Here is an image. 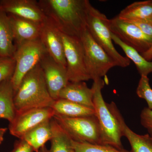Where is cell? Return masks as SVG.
Segmentation results:
<instances>
[{
    "mask_svg": "<svg viewBox=\"0 0 152 152\" xmlns=\"http://www.w3.org/2000/svg\"><path fill=\"white\" fill-rule=\"evenodd\" d=\"M88 0H40L46 16L61 33L80 38L87 28Z\"/></svg>",
    "mask_w": 152,
    "mask_h": 152,
    "instance_id": "obj_1",
    "label": "cell"
},
{
    "mask_svg": "<svg viewBox=\"0 0 152 152\" xmlns=\"http://www.w3.org/2000/svg\"><path fill=\"white\" fill-rule=\"evenodd\" d=\"M55 101L49 93L39 63L22 79L14 97L16 112L51 107Z\"/></svg>",
    "mask_w": 152,
    "mask_h": 152,
    "instance_id": "obj_2",
    "label": "cell"
},
{
    "mask_svg": "<svg viewBox=\"0 0 152 152\" xmlns=\"http://www.w3.org/2000/svg\"><path fill=\"white\" fill-rule=\"evenodd\" d=\"M104 85V82L102 78L94 80L91 88L94 91L93 102L95 116L100 126L104 145L124 150L121 142L123 136L119 125L102 94Z\"/></svg>",
    "mask_w": 152,
    "mask_h": 152,
    "instance_id": "obj_3",
    "label": "cell"
},
{
    "mask_svg": "<svg viewBox=\"0 0 152 152\" xmlns=\"http://www.w3.org/2000/svg\"><path fill=\"white\" fill-rule=\"evenodd\" d=\"M87 28L96 42L115 61L117 66L125 68L130 65V60L120 54L114 47L109 19L93 7L89 1L87 10Z\"/></svg>",
    "mask_w": 152,
    "mask_h": 152,
    "instance_id": "obj_4",
    "label": "cell"
},
{
    "mask_svg": "<svg viewBox=\"0 0 152 152\" xmlns=\"http://www.w3.org/2000/svg\"><path fill=\"white\" fill-rule=\"evenodd\" d=\"M53 118L73 140L104 145L100 126L96 116L69 118L55 115Z\"/></svg>",
    "mask_w": 152,
    "mask_h": 152,
    "instance_id": "obj_5",
    "label": "cell"
},
{
    "mask_svg": "<svg viewBox=\"0 0 152 152\" xmlns=\"http://www.w3.org/2000/svg\"><path fill=\"white\" fill-rule=\"evenodd\" d=\"M84 53L85 64L90 79L102 78L112 68L115 61L93 39L87 28L80 37Z\"/></svg>",
    "mask_w": 152,
    "mask_h": 152,
    "instance_id": "obj_6",
    "label": "cell"
},
{
    "mask_svg": "<svg viewBox=\"0 0 152 152\" xmlns=\"http://www.w3.org/2000/svg\"><path fill=\"white\" fill-rule=\"evenodd\" d=\"M15 48L13 56L15 68L12 78L15 93L24 77L39 64L43 57L48 53L39 39Z\"/></svg>",
    "mask_w": 152,
    "mask_h": 152,
    "instance_id": "obj_7",
    "label": "cell"
},
{
    "mask_svg": "<svg viewBox=\"0 0 152 152\" xmlns=\"http://www.w3.org/2000/svg\"><path fill=\"white\" fill-rule=\"evenodd\" d=\"M61 36L69 82H85L91 80L86 67L80 39L62 33Z\"/></svg>",
    "mask_w": 152,
    "mask_h": 152,
    "instance_id": "obj_8",
    "label": "cell"
},
{
    "mask_svg": "<svg viewBox=\"0 0 152 152\" xmlns=\"http://www.w3.org/2000/svg\"><path fill=\"white\" fill-rule=\"evenodd\" d=\"M111 31L127 45L141 54L152 46V37L147 35L135 25L120 19L118 16L109 19Z\"/></svg>",
    "mask_w": 152,
    "mask_h": 152,
    "instance_id": "obj_9",
    "label": "cell"
},
{
    "mask_svg": "<svg viewBox=\"0 0 152 152\" xmlns=\"http://www.w3.org/2000/svg\"><path fill=\"white\" fill-rule=\"evenodd\" d=\"M55 115L54 111L51 107L16 112L13 119L9 124V130L12 135L21 139L26 133L41 123L51 119Z\"/></svg>",
    "mask_w": 152,
    "mask_h": 152,
    "instance_id": "obj_10",
    "label": "cell"
},
{
    "mask_svg": "<svg viewBox=\"0 0 152 152\" xmlns=\"http://www.w3.org/2000/svg\"><path fill=\"white\" fill-rule=\"evenodd\" d=\"M39 64L51 96L54 101L58 99L61 91L69 83L66 68L48 53L43 57Z\"/></svg>",
    "mask_w": 152,
    "mask_h": 152,
    "instance_id": "obj_11",
    "label": "cell"
},
{
    "mask_svg": "<svg viewBox=\"0 0 152 152\" xmlns=\"http://www.w3.org/2000/svg\"><path fill=\"white\" fill-rule=\"evenodd\" d=\"M39 39L52 58L66 67L61 33L48 18L41 23Z\"/></svg>",
    "mask_w": 152,
    "mask_h": 152,
    "instance_id": "obj_12",
    "label": "cell"
},
{
    "mask_svg": "<svg viewBox=\"0 0 152 152\" xmlns=\"http://www.w3.org/2000/svg\"><path fill=\"white\" fill-rule=\"evenodd\" d=\"M0 8L7 14L42 23L47 17L35 0H1Z\"/></svg>",
    "mask_w": 152,
    "mask_h": 152,
    "instance_id": "obj_13",
    "label": "cell"
},
{
    "mask_svg": "<svg viewBox=\"0 0 152 152\" xmlns=\"http://www.w3.org/2000/svg\"><path fill=\"white\" fill-rule=\"evenodd\" d=\"M108 104L118 123L123 137H126L130 144L131 152H152V137L149 134L140 135L133 132L125 123L115 104L112 102Z\"/></svg>",
    "mask_w": 152,
    "mask_h": 152,
    "instance_id": "obj_14",
    "label": "cell"
},
{
    "mask_svg": "<svg viewBox=\"0 0 152 152\" xmlns=\"http://www.w3.org/2000/svg\"><path fill=\"white\" fill-rule=\"evenodd\" d=\"M8 15L15 47L39 39L41 23L10 14Z\"/></svg>",
    "mask_w": 152,
    "mask_h": 152,
    "instance_id": "obj_15",
    "label": "cell"
},
{
    "mask_svg": "<svg viewBox=\"0 0 152 152\" xmlns=\"http://www.w3.org/2000/svg\"><path fill=\"white\" fill-rule=\"evenodd\" d=\"M94 91L85 82H70L61 91L59 99H64L94 109Z\"/></svg>",
    "mask_w": 152,
    "mask_h": 152,
    "instance_id": "obj_16",
    "label": "cell"
},
{
    "mask_svg": "<svg viewBox=\"0 0 152 152\" xmlns=\"http://www.w3.org/2000/svg\"><path fill=\"white\" fill-rule=\"evenodd\" d=\"M15 50L8 15L0 8V57H13Z\"/></svg>",
    "mask_w": 152,
    "mask_h": 152,
    "instance_id": "obj_17",
    "label": "cell"
},
{
    "mask_svg": "<svg viewBox=\"0 0 152 152\" xmlns=\"http://www.w3.org/2000/svg\"><path fill=\"white\" fill-rule=\"evenodd\" d=\"M15 90L12 78L0 84V119H4L10 122L15 115L14 103Z\"/></svg>",
    "mask_w": 152,
    "mask_h": 152,
    "instance_id": "obj_18",
    "label": "cell"
},
{
    "mask_svg": "<svg viewBox=\"0 0 152 152\" xmlns=\"http://www.w3.org/2000/svg\"><path fill=\"white\" fill-rule=\"evenodd\" d=\"M51 108L54 111L55 115L69 118L95 115L94 109L64 99H59L55 101Z\"/></svg>",
    "mask_w": 152,
    "mask_h": 152,
    "instance_id": "obj_19",
    "label": "cell"
},
{
    "mask_svg": "<svg viewBox=\"0 0 152 152\" xmlns=\"http://www.w3.org/2000/svg\"><path fill=\"white\" fill-rule=\"evenodd\" d=\"M51 120H48L36 126L26 133L21 139L30 145L35 152L38 151L45 146L46 143L50 140L51 139Z\"/></svg>",
    "mask_w": 152,
    "mask_h": 152,
    "instance_id": "obj_20",
    "label": "cell"
},
{
    "mask_svg": "<svg viewBox=\"0 0 152 152\" xmlns=\"http://www.w3.org/2000/svg\"><path fill=\"white\" fill-rule=\"evenodd\" d=\"M126 21H147L152 23V1L135 2L126 7L118 15Z\"/></svg>",
    "mask_w": 152,
    "mask_h": 152,
    "instance_id": "obj_21",
    "label": "cell"
},
{
    "mask_svg": "<svg viewBox=\"0 0 152 152\" xmlns=\"http://www.w3.org/2000/svg\"><path fill=\"white\" fill-rule=\"evenodd\" d=\"M52 135L50 149L49 152H75L72 139L56 120H51Z\"/></svg>",
    "mask_w": 152,
    "mask_h": 152,
    "instance_id": "obj_22",
    "label": "cell"
},
{
    "mask_svg": "<svg viewBox=\"0 0 152 152\" xmlns=\"http://www.w3.org/2000/svg\"><path fill=\"white\" fill-rule=\"evenodd\" d=\"M112 38L113 42L121 48L127 58L135 64L141 76H148L152 72V61H147L139 52L123 43L112 33Z\"/></svg>",
    "mask_w": 152,
    "mask_h": 152,
    "instance_id": "obj_23",
    "label": "cell"
},
{
    "mask_svg": "<svg viewBox=\"0 0 152 152\" xmlns=\"http://www.w3.org/2000/svg\"><path fill=\"white\" fill-rule=\"evenodd\" d=\"M75 152H131L124 149L121 150L109 145L94 144L72 140Z\"/></svg>",
    "mask_w": 152,
    "mask_h": 152,
    "instance_id": "obj_24",
    "label": "cell"
},
{
    "mask_svg": "<svg viewBox=\"0 0 152 152\" xmlns=\"http://www.w3.org/2000/svg\"><path fill=\"white\" fill-rule=\"evenodd\" d=\"M139 97L146 101L148 108L152 110V89L150 86L148 76H141L137 89Z\"/></svg>",
    "mask_w": 152,
    "mask_h": 152,
    "instance_id": "obj_25",
    "label": "cell"
},
{
    "mask_svg": "<svg viewBox=\"0 0 152 152\" xmlns=\"http://www.w3.org/2000/svg\"><path fill=\"white\" fill-rule=\"evenodd\" d=\"M15 64L13 57H0V84L7 79L12 78Z\"/></svg>",
    "mask_w": 152,
    "mask_h": 152,
    "instance_id": "obj_26",
    "label": "cell"
},
{
    "mask_svg": "<svg viewBox=\"0 0 152 152\" xmlns=\"http://www.w3.org/2000/svg\"><path fill=\"white\" fill-rule=\"evenodd\" d=\"M141 124L145 128L149 134L152 137V110L145 107L142 111L140 115Z\"/></svg>",
    "mask_w": 152,
    "mask_h": 152,
    "instance_id": "obj_27",
    "label": "cell"
},
{
    "mask_svg": "<svg viewBox=\"0 0 152 152\" xmlns=\"http://www.w3.org/2000/svg\"><path fill=\"white\" fill-rule=\"evenodd\" d=\"M132 23L138 28H139L142 31L145 33L147 35L152 37V23L145 20H135L127 21Z\"/></svg>",
    "mask_w": 152,
    "mask_h": 152,
    "instance_id": "obj_28",
    "label": "cell"
},
{
    "mask_svg": "<svg viewBox=\"0 0 152 152\" xmlns=\"http://www.w3.org/2000/svg\"><path fill=\"white\" fill-rule=\"evenodd\" d=\"M30 145L23 139H19L14 145L13 149L10 152H34Z\"/></svg>",
    "mask_w": 152,
    "mask_h": 152,
    "instance_id": "obj_29",
    "label": "cell"
},
{
    "mask_svg": "<svg viewBox=\"0 0 152 152\" xmlns=\"http://www.w3.org/2000/svg\"><path fill=\"white\" fill-rule=\"evenodd\" d=\"M141 55L147 61H151L152 60V46L148 51L142 54Z\"/></svg>",
    "mask_w": 152,
    "mask_h": 152,
    "instance_id": "obj_30",
    "label": "cell"
},
{
    "mask_svg": "<svg viewBox=\"0 0 152 152\" xmlns=\"http://www.w3.org/2000/svg\"><path fill=\"white\" fill-rule=\"evenodd\" d=\"M7 129L6 128H0V145L1 143L4 140V137Z\"/></svg>",
    "mask_w": 152,
    "mask_h": 152,
    "instance_id": "obj_31",
    "label": "cell"
},
{
    "mask_svg": "<svg viewBox=\"0 0 152 152\" xmlns=\"http://www.w3.org/2000/svg\"><path fill=\"white\" fill-rule=\"evenodd\" d=\"M36 152H49V150L45 146H44L42 148L40 149L38 151Z\"/></svg>",
    "mask_w": 152,
    "mask_h": 152,
    "instance_id": "obj_32",
    "label": "cell"
},
{
    "mask_svg": "<svg viewBox=\"0 0 152 152\" xmlns=\"http://www.w3.org/2000/svg\"></svg>",
    "mask_w": 152,
    "mask_h": 152,
    "instance_id": "obj_33",
    "label": "cell"
}]
</instances>
